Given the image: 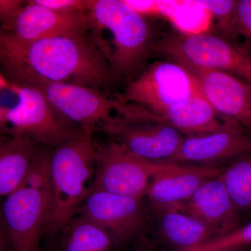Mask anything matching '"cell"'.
Masks as SVG:
<instances>
[{"label":"cell","mask_w":251,"mask_h":251,"mask_svg":"<svg viewBox=\"0 0 251 251\" xmlns=\"http://www.w3.org/2000/svg\"><path fill=\"white\" fill-rule=\"evenodd\" d=\"M0 62L8 82L33 87L69 83L100 90L116 78L103 54L87 35L24 41L1 31Z\"/></svg>","instance_id":"1"},{"label":"cell","mask_w":251,"mask_h":251,"mask_svg":"<svg viewBox=\"0 0 251 251\" xmlns=\"http://www.w3.org/2000/svg\"><path fill=\"white\" fill-rule=\"evenodd\" d=\"M87 15L91 39L109 36L97 48L114 75L134 80L143 72L155 42L145 18L125 0H95Z\"/></svg>","instance_id":"2"},{"label":"cell","mask_w":251,"mask_h":251,"mask_svg":"<svg viewBox=\"0 0 251 251\" xmlns=\"http://www.w3.org/2000/svg\"><path fill=\"white\" fill-rule=\"evenodd\" d=\"M92 133L81 128L78 134L52 150L50 206L46 224V232L50 235L61 233L92 191L97 158Z\"/></svg>","instance_id":"3"},{"label":"cell","mask_w":251,"mask_h":251,"mask_svg":"<svg viewBox=\"0 0 251 251\" xmlns=\"http://www.w3.org/2000/svg\"><path fill=\"white\" fill-rule=\"evenodd\" d=\"M152 52L191 69L231 74L251 84V52L235 43L207 33H173L155 41Z\"/></svg>","instance_id":"4"},{"label":"cell","mask_w":251,"mask_h":251,"mask_svg":"<svg viewBox=\"0 0 251 251\" xmlns=\"http://www.w3.org/2000/svg\"><path fill=\"white\" fill-rule=\"evenodd\" d=\"M6 84L17 96L14 106L1 107L0 112L1 128L10 135H25L37 145L55 148L78 134L81 128L64 118L39 89Z\"/></svg>","instance_id":"5"},{"label":"cell","mask_w":251,"mask_h":251,"mask_svg":"<svg viewBox=\"0 0 251 251\" xmlns=\"http://www.w3.org/2000/svg\"><path fill=\"white\" fill-rule=\"evenodd\" d=\"M197 78L187 68L176 62H158L130 81L117 101L156 112L184 103L201 94Z\"/></svg>","instance_id":"6"},{"label":"cell","mask_w":251,"mask_h":251,"mask_svg":"<svg viewBox=\"0 0 251 251\" xmlns=\"http://www.w3.org/2000/svg\"><path fill=\"white\" fill-rule=\"evenodd\" d=\"M164 163L136 156L112 139L97 144L92 189L143 199L151 177Z\"/></svg>","instance_id":"7"},{"label":"cell","mask_w":251,"mask_h":251,"mask_svg":"<svg viewBox=\"0 0 251 251\" xmlns=\"http://www.w3.org/2000/svg\"><path fill=\"white\" fill-rule=\"evenodd\" d=\"M50 196L28 188H21L5 200L3 234L9 251H41V236L46 232Z\"/></svg>","instance_id":"8"},{"label":"cell","mask_w":251,"mask_h":251,"mask_svg":"<svg viewBox=\"0 0 251 251\" xmlns=\"http://www.w3.org/2000/svg\"><path fill=\"white\" fill-rule=\"evenodd\" d=\"M99 130L133 154L155 162H171L184 137L179 130L164 124L135 121L120 116Z\"/></svg>","instance_id":"9"},{"label":"cell","mask_w":251,"mask_h":251,"mask_svg":"<svg viewBox=\"0 0 251 251\" xmlns=\"http://www.w3.org/2000/svg\"><path fill=\"white\" fill-rule=\"evenodd\" d=\"M41 90L53 108L68 121L94 132L113 121L112 111L117 100L97 89L77 84H49L35 87Z\"/></svg>","instance_id":"10"},{"label":"cell","mask_w":251,"mask_h":251,"mask_svg":"<svg viewBox=\"0 0 251 251\" xmlns=\"http://www.w3.org/2000/svg\"><path fill=\"white\" fill-rule=\"evenodd\" d=\"M77 215L103 228L117 244L135 237L145 224L142 199L92 189Z\"/></svg>","instance_id":"11"},{"label":"cell","mask_w":251,"mask_h":251,"mask_svg":"<svg viewBox=\"0 0 251 251\" xmlns=\"http://www.w3.org/2000/svg\"><path fill=\"white\" fill-rule=\"evenodd\" d=\"M118 115L126 120L164 124L184 135L215 131L224 128L229 121L218 115L202 93L184 103L156 112L147 111L132 104H122Z\"/></svg>","instance_id":"12"},{"label":"cell","mask_w":251,"mask_h":251,"mask_svg":"<svg viewBox=\"0 0 251 251\" xmlns=\"http://www.w3.org/2000/svg\"><path fill=\"white\" fill-rule=\"evenodd\" d=\"M90 28L87 13L56 11L31 0L1 31L18 40L32 41L55 36L87 35Z\"/></svg>","instance_id":"13"},{"label":"cell","mask_w":251,"mask_h":251,"mask_svg":"<svg viewBox=\"0 0 251 251\" xmlns=\"http://www.w3.org/2000/svg\"><path fill=\"white\" fill-rule=\"evenodd\" d=\"M190 71L197 78L203 97L218 115L237 122L251 133V84L219 71Z\"/></svg>","instance_id":"14"},{"label":"cell","mask_w":251,"mask_h":251,"mask_svg":"<svg viewBox=\"0 0 251 251\" xmlns=\"http://www.w3.org/2000/svg\"><path fill=\"white\" fill-rule=\"evenodd\" d=\"M223 171L217 167L165 162L151 177L146 196L159 211L175 209L188 201L203 183L219 176Z\"/></svg>","instance_id":"15"},{"label":"cell","mask_w":251,"mask_h":251,"mask_svg":"<svg viewBox=\"0 0 251 251\" xmlns=\"http://www.w3.org/2000/svg\"><path fill=\"white\" fill-rule=\"evenodd\" d=\"M251 154V133L237 122L203 134L184 135L177 153L170 163H204Z\"/></svg>","instance_id":"16"},{"label":"cell","mask_w":251,"mask_h":251,"mask_svg":"<svg viewBox=\"0 0 251 251\" xmlns=\"http://www.w3.org/2000/svg\"><path fill=\"white\" fill-rule=\"evenodd\" d=\"M175 209L199 219L222 234L237 228V209L220 176L203 183L188 201Z\"/></svg>","instance_id":"17"},{"label":"cell","mask_w":251,"mask_h":251,"mask_svg":"<svg viewBox=\"0 0 251 251\" xmlns=\"http://www.w3.org/2000/svg\"><path fill=\"white\" fill-rule=\"evenodd\" d=\"M39 145L23 135H11L0 144V195L7 197L22 186Z\"/></svg>","instance_id":"18"},{"label":"cell","mask_w":251,"mask_h":251,"mask_svg":"<svg viewBox=\"0 0 251 251\" xmlns=\"http://www.w3.org/2000/svg\"><path fill=\"white\" fill-rule=\"evenodd\" d=\"M161 212V233L176 251L199 247L222 235L217 229L182 211L168 209Z\"/></svg>","instance_id":"19"},{"label":"cell","mask_w":251,"mask_h":251,"mask_svg":"<svg viewBox=\"0 0 251 251\" xmlns=\"http://www.w3.org/2000/svg\"><path fill=\"white\" fill-rule=\"evenodd\" d=\"M57 251H117L118 244L103 228L77 215L61 232Z\"/></svg>","instance_id":"20"},{"label":"cell","mask_w":251,"mask_h":251,"mask_svg":"<svg viewBox=\"0 0 251 251\" xmlns=\"http://www.w3.org/2000/svg\"><path fill=\"white\" fill-rule=\"evenodd\" d=\"M237 209H251V155L234 162L220 175Z\"/></svg>","instance_id":"21"},{"label":"cell","mask_w":251,"mask_h":251,"mask_svg":"<svg viewBox=\"0 0 251 251\" xmlns=\"http://www.w3.org/2000/svg\"><path fill=\"white\" fill-rule=\"evenodd\" d=\"M50 148L44 146L39 148L21 188H31L50 196L52 150Z\"/></svg>","instance_id":"22"},{"label":"cell","mask_w":251,"mask_h":251,"mask_svg":"<svg viewBox=\"0 0 251 251\" xmlns=\"http://www.w3.org/2000/svg\"><path fill=\"white\" fill-rule=\"evenodd\" d=\"M202 9L213 15L218 21V28L224 38L232 41L237 38L234 28V10L236 1L234 0H205L197 1Z\"/></svg>","instance_id":"23"},{"label":"cell","mask_w":251,"mask_h":251,"mask_svg":"<svg viewBox=\"0 0 251 251\" xmlns=\"http://www.w3.org/2000/svg\"><path fill=\"white\" fill-rule=\"evenodd\" d=\"M251 244V222L227 233L209 241L199 247L174 251H227L242 249Z\"/></svg>","instance_id":"24"},{"label":"cell","mask_w":251,"mask_h":251,"mask_svg":"<svg viewBox=\"0 0 251 251\" xmlns=\"http://www.w3.org/2000/svg\"><path fill=\"white\" fill-rule=\"evenodd\" d=\"M234 28L236 36H243L251 50V0L236 1Z\"/></svg>","instance_id":"25"},{"label":"cell","mask_w":251,"mask_h":251,"mask_svg":"<svg viewBox=\"0 0 251 251\" xmlns=\"http://www.w3.org/2000/svg\"><path fill=\"white\" fill-rule=\"evenodd\" d=\"M95 0H36L49 9L63 12L88 13Z\"/></svg>","instance_id":"26"},{"label":"cell","mask_w":251,"mask_h":251,"mask_svg":"<svg viewBox=\"0 0 251 251\" xmlns=\"http://www.w3.org/2000/svg\"><path fill=\"white\" fill-rule=\"evenodd\" d=\"M27 1L21 0H1L0 1V20L1 27L9 24L16 18Z\"/></svg>","instance_id":"27"},{"label":"cell","mask_w":251,"mask_h":251,"mask_svg":"<svg viewBox=\"0 0 251 251\" xmlns=\"http://www.w3.org/2000/svg\"><path fill=\"white\" fill-rule=\"evenodd\" d=\"M125 1L130 7L144 17L146 15L158 14V1Z\"/></svg>","instance_id":"28"},{"label":"cell","mask_w":251,"mask_h":251,"mask_svg":"<svg viewBox=\"0 0 251 251\" xmlns=\"http://www.w3.org/2000/svg\"><path fill=\"white\" fill-rule=\"evenodd\" d=\"M1 251H9L7 245H6L4 240H2V239H1Z\"/></svg>","instance_id":"29"},{"label":"cell","mask_w":251,"mask_h":251,"mask_svg":"<svg viewBox=\"0 0 251 251\" xmlns=\"http://www.w3.org/2000/svg\"><path fill=\"white\" fill-rule=\"evenodd\" d=\"M227 251H246V250L245 248H242V249H232V250H228Z\"/></svg>","instance_id":"30"}]
</instances>
